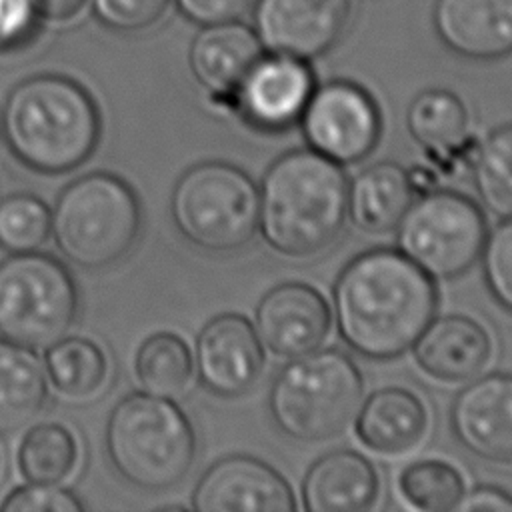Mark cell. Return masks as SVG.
Returning a JSON list of instances; mask_svg holds the SVG:
<instances>
[{
  "instance_id": "6da1fadb",
  "label": "cell",
  "mask_w": 512,
  "mask_h": 512,
  "mask_svg": "<svg viewBox=\"0 0 512 512\" xmlns=\"http://www.w3.org/2000/svg\"><path fill=\"white\" fill-rule=\"evenodd\" d=\"M340 338L368 360L408 352L436 312L432 278L400 250L374 248L352 258L334 290Z\"/></svg>"
},
{
  "instance_id": "7a4b0ae2",
  "label": "cell",
  "mask_w": 512,
  "mask_h": 512,
  "mask_svg": "<svg viewBox=\"0 0 512 512\" xmlns=\"http://www.w3.org/2000/svg\"><path fill=\"white\" fill-rule=\"evenodd\" d=\"M346 200L340 164L314 150L286 152L270 164L258 190L260 234L282 256H314L340 234Z\"/></svg>"
},
{
  "instance_id": "3957f363",
  "label": "cell",
  "mask_w": 512,
  "mask_h": 512,
  "mask_svg": "<svg viewBox=\"0 0 512 512\" xmlns=\"http://www.w3.org/2000/svg\"><path fill=\"white\" fill-rule=\"evenodd\" d=\"M0 130L24 166L42 174H64L94 152L100 116L92 96L72 78L36 74L10 90Z\"/></svg>"
},
{
  "instance_id": "277c9868",
  "label": "cell",
  "mask_w": 512,
  "mask_h": 512,
  "mask_svg": "<svg viewBox=\"0 0 512 512\" xmlns=\"http://www.w3.org/2000/svg\"><path fill=\"white\" fill-rule=\"evenodd\" d=\"M106 450L118 474L144 490H166L192 468L196 436L188 416L148 392L120 400L106 426Z\"/></svg>"
},
{
  "instance_id": "5b68a950",
  "label": "cell",
  "mask_w": 512,
  "mask_h": 512,
  "mask_svg": "<svg viewBox=\"0 0 512 512\" xmlns=\"http://www.w3.org/2000/svg\"><path fill=\"white\" fill-rule=\"evenodd\" d=\"M364 396L358 366L340 350H312L292 358L274 378L268 410L286 436L318 442L338 436L356 416Z\"/></svg>"
},
{
  "instance_id": "8992f818",
  "label": "cell",
  "mask_w": 512,
  "mask_h": 512,
  "mask_svg": "<svg viewBox=\"0 0 512 512\" xmlns=\"http://www.w3.org/2000/svg\"><path fill=\"white\" fill-rule=\"evenodd\" d=\"M140 222L134 190L114 174L92 172L60 192L50 212V234L66 260L98 270L132 248Z\"/></svg>"
},
{
  "instance_id": "52a82bcc",
  "label": "cell",
  "mask_w": 512,
  "mask_h": 512,
  "mask_svg": "<svg viewBox=\"0 0 512 512\" xmlns=\"http://www.w3.org/2000/svg\"><path fill=\"white\" fill-rule=\"evenodd\" d=\"M170 216L194 246L214 254L236 252L258 230V188L238 166L208 160L178 178Z\"/></svg>"
},
{
  "instance_id": "ba28073f",
  "label": "cell",
  "mask_w": 512,
  "mask_h": 512,
  "mask_svg": "<svg viewBox=\"0 0 512 512\" xmlns=\"http://www.w3.org/2000/svg\"><path fill=\"white\" fill-rule=\"evenodd\" d=\"M78 314V290L62 262L18 252L0 262V338L46 350L64 338Z\"/></svg>"
},
{
  "instance_id": "9c48e42d",
  "label": "cell",
  "mask_w": 512,
  "mask_h": 512,
  "mask_svg": "<svg viewBox=\"0 0 512 512\" xmlns=\"http://www.w3.org/2000/svg\"><path fill=\"white\" fill-rule=\"evenodd\" d=\"M486 236L478 204L452 190L422 196L398 222L400 252L436 280L468 272L480 258Z\"/></svg>"
},
{
  "instance_id": "30bf717a",
  "label": "cell",
  "mask_w": 512,
  "mask_h": 512,
  "mask_svg": "<svg viewBox=\"0 0 512 512\" xmlns=\"http://www.w3.org/2000/svg\"><path fill=\"white\" fill-rule=\"evenodd\" d=\"M300 124L310 150L336 164L364 160L376 148L382 130L374 98L348 80L316 86Z\"/></svg>"
},
{
  "instance_id": "8fae6325",
  "label": "cell",
  "mask_w": 512,
  "mask_h": 512,
  "mask_svg": "<svg viewBox=\"0 0 512 512\" xmlns=\"http://www.w3.org/2000/svg\"><path fill=\"white\" fill-rule=\"evenodd\" d=\"M316 88L308 60L268 52L240 82L230 110L262 132H282L296 124Z\"/></svg>"
},
{
  "instance_id": "7c38bea8",
  "label": "cell",
  "mask_w": 512,
  "mask_h": 512,
  "mask_svg": "<svg viewBox=\"0 0 512 512\" xmlns=\"http://www.w3.org/2000/svg\"><path fill=\"white\" fill-rule=\"evenodd\" d=\"M254 32L264 50L312 60L342 36L350 0H254Z\"/></svg>"
},
{
  "instance_id": "4fadbf2b",
  "label": "cell",
  "mask_w": 512,
  "mask_h": 512,
  "mask_svg": "<svg viewBox=\"0 0 512 512\" xmlns=\"http://www.w3.org/2000/svg\"><path fill=\"white\" fill-rule=\"evenodd\" d=\"M196 512H294L286 478L252 456H226L212 464L192 492Z\"/></svg>"
},
{
  "instance_id": "5bb4252c",
  "label": "cell",
  "mask_w": 512,
  "mask_h": 512,
  "mask_svg": "<svg viewBox=\"0 0 512 512\" xmlns=\"http://www.w3.org/2000/svg\"><path fill=\"white\" fill-rule=\"evenodd\" d=\"M194 368L212 394L234 398L248 392L264 370L262 342L240 314L212 318L196 338Z\"/></svg>"
},
{
  "instance_id": "9a60e30c",
  "label": "cell",
  "mask_w": 512,
  "mask_h": 512,
  "mask_svg": "<svg viewBox=\"0 0 512 512\" xmlns=\"http://www.w3.org/2000/svg\"><path fill=\"white\" fill-rule=\"evenodd\" d=\"M450 426L476 458L512 464V374L472 378L452 402Z\"/></svg>"
},
{
  "instance_id": "2e32d148",
  "label": "cell",
  "mask_w": 512,
  "mask_h": 512,
  "mask_svg": "<svg viewBox=\"0 0 512 512\" xmlns=\"http://www.w3.org/2000/svg\"><path fill=\"white\" fill-rule=\"evenodd\" d=\"M332 310L324 296L302 282L270 288L256 306L254 330L260 342L282 358L316 350L328 336Z\"/></svg>"
},
{
  "instance_id": "e0dca14e",
  "label": "cell",
  "mask_w": 512,
  "mask_h": 512,
  "mask_svg": "<svg viewBox=\"0 0 512 512\" xmlns=\"http://www.w3.org/2000/svg\"><path fill=\"white\" fill-rule=\"evenodd\" d=\"M264 48L254 28L240 20L204 24L188 50V64L198 80L210 92V98L224 108L232 98Z\"/></svg>"
},
{
  "instance_id": "ac0fdd59",
  "label": "cell",
  "mask_w": 512,
  "mask_h": 512,
  "mask_svg": "<svg viewBox=\"0 0 512 512\" xmlns=\"http://www.w3.org/2000/svg\"><path fill=\"white\" fill-rule=\"evenodd\" d=\"M432 24L462 58L486 62L512 54V0H436Z\"/></svg>"
},
{
  "instance_id": "d6986e66",
  "label": "cell",
  "mask_w": 512,
  "mask_h": 512,
  "mask_svg": "<svg viewBox=\"0 0 512 512\" xmlns=\"http://www.w3.org/2000/svg\"><path fill=\"white\" fill-rule=\"evenodd\" d=\"M412 348L424 374L450 384L476 378L492 356V340L482 324L458 314L432 318Z\"/></svg>"
},
{
  "instance_id": "ffe728a7",
  "label": "cell",
  "mask_w": 512,
  "mask_h": 512,
  "mask_svg": "<svg viewBox=\"0 0 512 512\" xmlns=\"http://www.w3.org/2000/svg\"><path fill=\"white\" fill-rule=\"evenodd\" d=\"M378 472L354 450H334L318 458L304 476L302 504L308 512H360L374 504Z\"/></svg>"
},
{
  "instance_id": "44dd1931",
  "label": "cell",
  "mask_w": 512,
  "mask_h": 512,
  "mask_svg": "<svg viewBox=\"0 0 512 512\" xmlns=\"http://www.w3.org/2000/svg\"><path fill=\"white\" fill-rule=\"evenodd\" d=\"M358 440L378 454H404L412 450L428 428V412L422 400L398 386L372 392L356 412Z\"/></svg>"
},
{
  "instance_id": "7402d4cb",
  "label": "cell",
  "mask_w": 512,
  "mask_h": 512,
  "mask_svg": "<svg viewBox=\"0 0 512 512\" xmlns=\"http://www.w3.org/2000/svg\"><path fill=\"white\" fill-rule=\"evenodd\" d=\"M412 176L396 162H378L364 168L348 186L346 214L366 234H384L398 226L412 204Z\"/></svg>"
},
{
  "instance_id": "603a6c76",
  "label": "cell",
  "mask_w": 512,
  "mask_h": 512,
  "mask_svg": "<svg viewBox=\"0 0 512 512\" xmlns=\"http://www.w3.org/2000/svg\"><path fill=\"white\" fill-rule=\"evenodd\" d=\"M46 396L48 378L34 350L0 338V434L28 426Z\"/></svg>"
},
{
  "instance_id": "cb8c5ba5",
  "label": "cell",
  "mask_w": 512,
  "mask_h": 512,
  "mask_svg": "<svg viewBox=\"0 0 512 512\" xmlns=\"http://www.w3.org/2000/svg\"><path fill=\"white\" fill-rule=\"evenodd\" d=\"M466 122L464 102L444 88L420 92L406 112L410 136L434 156H450L464 146Z\"/></svg>"
},
{
  "instance_id": "d4e9b609",
  "label": "cell",
  "mask_w": 512,
  "mask_h": 512,
  "mask_svg": "<svg viewBox=\"0 0 512 512\" xmlns=\"http://www.w3.org/2000/svg\"><path fill=\"white\" fill-rule=\"evenodd\" d=\"M44 372L52 388L68 400H88L106 382L108 360L102 348L82 336H64L44 356Z\"/></svg>"
},
{
  "instance_id": "484cf974",
  "label": "cell",
  "mask_w": 512,
  "mask_h": 512,
  "mask_svg": "<svg viewBox=\"0 0 512 512\" xmlns=\"http://www.w3.org/2000/svg\"><path fill=\"white\" fill-rule=\"evenodd\" d=\"M134 368L144 392L174 400L190 386L194 358L178 334L158 332L140 344Z\"/></svg>"
},
{
  "instance_id": "4316f807",
  "label": "cell",
  "mask_w": 512,
  "mask_h": 512,
  "mask_svg": "<svg viewBox=\"0 0 512 512\" xmlns=\"http://www.w3.org/2000/svg\"><path fill=\"white\" fill-rule=\"evenodd\" d=\"M16 460L24 480L62 484L76 468L78 444L68 428L40 424L24 434Z\"/></svg>"
},
{
  "instance_id": "83f0119b",
  "label": "cell",
  "mask_w": 512,
  "mask_h": 512,
  "mask_svg": "<svg viewBox=\"0 0 512 512\" xmlns=\"http://www.w3.org/2000/svg\"><path fill=\"white\" fill-rule=\"evenodd\" d=\"M472 176L482 204L500 218L512 216V124L496 128L480 144Z\"/></svg>"
},
{
  "instance_id": "f1b7e54d",
  "label": "cell",
  "mask_w": 512,
  "mask_h": 512,
  "mask_svg": "<svg viewBox=\"0 0 512 512\" xmlns=\"http://www.w3.org/2000/svg\"><path fill=\"white\" fill-rule=\"evenodd\" d=\"M400 496L420 512H448L464 496V478L448 462L418 460L398 476Z\"/></svg>"
},
{
  "instance_id": "f546056e",
  "label": "cell",
  "mask_w": 512,
  "mask_h": 512,
  "mask_svg": "<svg viewBox=\"0 0 512 512\" xmlns=\"http://www.w3.org/2000/svg\"><path fill=\"white\" fill-rule=\"evenodd\" d=\"M50 236V210L34 194L18 192L0 200V248L18 254L38 250Z\"/></svg>"
},
{
  "instance_id": "4dcf8cb0",
  "label": "cell",
  "mask_w": 512,
  "mask_h": 512,
  "mask_svg": "<svg viewBox=\"0 0 512 512\" xmlns=\"http://www.w3.org/2000/svg\"><path fill=\"white\" fill-rule=\"evenodd\" d=\"M480 258L488 292L512 314V216L504 218L486 236Z\"/></svg>"
},
{
  "instance_id": "1f68e13d",
  "label": "cell",
  "mask_w": 512,
  "mask_h": 512,
  "mask_svg": "<svg viewBox=\"0 0 512 512\" xmlns=\"http://www.w3.org/2000/svg\"><path fill=\"white\" fill-rule=\"evenodd\" d=\"M100 24L114 32H140L162 18L170 0H88Z\"/></svg>"
},
{
  "instance_id": "d6a6232c",
  "label": "cell",
  "mask_w": 512,
  "mask_h": 512,
  "mask_svg": "<svg viewBox=\"0 0 512 512\" xmlns=\"http://www.w3.org/2000/svg\"><path fill=\"white\" fill-rule=\"evenodd\" d=\"M42 22L40 0H0V54L28 46Z\"/></svg>"
},
{
  "instance_id": "836d02e7",
  "label": "cell",
  "mask_w": 512,
  "mask_h": 512,
  "mask_svg": "<svg viewBox=\"0 0 512 512\" xmlns=\"http://www.w3.org/2000/svg\"><path fill=\"white\" fill-rule=\"evenodd\" d=\"M2 512H80L82 502L60 484L26 482L0 504Z\"/></svg>"
},
{
  "instance_id": "e575fe53",
  "label": "cell",
  "mask_w": 512,
  "mask_h": 512,
  "mask_svg": "<svg viewBox=\"0 0 512 512\" xmlns=\"http://www.w3.org/2000/svg\"><path fill=\"white\" fill-rule=\"evenodd\" d=\"M178 10L192 22L216 24L240 20L254 4V0H174Z\"/></svg>"
},
{
  "instance_id": "d590c367",
  "label": "cell",
  "mask_w": 512,
  "mask_h": 512,
  "mask_svg": "<svg viewBox=\"0 0 512 512\" xmlns=\"http://www.w3.org/2000/svg\"><path fill=\"white\" fill-rule=\"evenodd\" d=\"M460 512H512V496L494 486H480L472 492H464L456 504Z\"/></svg>"
},
{
  "instance_id": "8d00e7d4",
  "label": "cell",
  "mask_w": 512,
  "mask_h": 512,
  "mask_svg": "<svg viewBox=\"0 0 512 512\" xmlns=\"http://www.w3.org/2000/svg\"><path fill=\"white\" fill-rule=\"evenodd\" d=\"M88 0H40L44 22H66L72 20Z\"/></svg>"
}]
</instances>
